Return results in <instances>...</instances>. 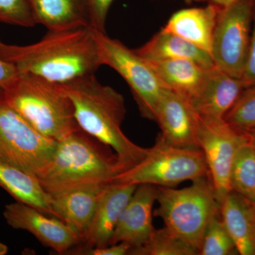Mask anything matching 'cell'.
Returning a JSON list of instances; mask_svg holds the SVG:
<instances>
[{
  "instance_id": "3",
  "label": "cell",
  "mask_w": 255,
  "mask_h": 255,
  "mask_svg": "<svg viewBox=\"0 0 255 255\" xmlns=\"http://www.w3.org/2000/svg\"><path fill=\"white\" fill-rule=\"evenodd\" d=\"M112 150L80 128L57 140L53 155L37 177L50 195L108 185L124 171Z\"/></svg>"
},
{
  "instance_id": "2",
  "label": "cell",
  "mask_w": 255,
  "mask_h": 255,
  "mask_svg": "<svg viewBox=\"0 0 255 255\" xmlns=\"http://www.w3.org/2000/svg\"><path fill=\"white\" fill-rule=\"evenodd\" d=\"M61 85L73 104L79 127L114 150L124 171L145 157L148 148L134 143L122 130L127 108L119 92L101 84L95 75Z\"/></svg>"
},
{
  "instance_id": "24",
  "label": "cell",
  "mask_w": 255,
  "mask_h": 255,
  "mask_svg": "<svg viewBox=\"0 0 255 255\" xmlns=\"http://www.w3.org/2000/svg\"><path fill=\"white\" fill-rule=\"evenodd\" d=\"M129 255H197L199 252L165 227L154 230L148 241L130 248Z\"/></svg>"
},
{
  "instance_id": "1",
  "label": "cell",
  "mask_w": 255,
  "mask_h": 255,
  "mask_svg": "<svg viewBox=\"0 0 255 255\" xmlns=\"http://www.w3.org/2000/svg\"><path fill=\"white\" fill-rule=\"evenodd\" d=\"M0 58L13 64L18 73L31 74L58 85L95 75L103 65L90 26L48 31L39 41L27 46L2 43Z\"/></svg>"
},
{
  "instance_id": "20",
  "label": "cell",
  "mask_w": 255,
  "mask_h": 255,
  "mask_svg": "<svg viewBox=\"0 0 255 255\" xmlns=\"http://www.w3.org/2000/svg\"><path fill=\"white\" fill-rule=\"evenodd\" d=\"M0 188L16 201L56 218L50 202L51 196L41 185L36 174L0 160Z\"/></svg>"
},
{
  "instance_id": "35",
  "label": "cell",
  "mask_w": 255,
  "mask_h": 255,
  "mask_svg": "<svg viewBox=\"0 0 255 255\" xmlns=\"http://www.w3.org/2000/svg\"><path fill=\"white\" fill-rule=\"evenodd\" d=\"M183 1H184V2L187 3V4H191L192 1H194L195 0H183Z\"/></svg>"
},
{
  "instance_id": "8",
  "label": "cell",
  "mask_w": 255,
  "mask_h": 255,
  "mask_svg": "<svg viewBox=\"0 0 255 255\" xmlns=\"http://www.w3.org/2000/svg\"><path fill=\"white\" fill-rule=\"evenodd\" d=\"M255 0H236L221 6L213 38L215 66L241 79L249 51Z\"/></svg>"
},
{
  "instance_id": "17",
  "label": "cell",
  "mask_w": 255,
  "mask_h": 255,
  "mask_svg": "<svg viewBox=\"0 0 255 255\" xmlns=\"http://www.w3.org/2000/svg\"><path fill=\"white\" fill-rule=\"evenodd\" d=\"M220 211L238 254L255 255V203L231 191Z\"/></svg>"
},
{
  "instance_id": "21",
  "label": "cell",
  "mask_w": 255,
  "mask_h": 255,
  "mask_svg": "<svg viewBox=\"0 0 255 255\" xmlns=\"http://www.w3.org/2000/svg\"><path fill=\"white\" fill-rule=\"evenodd\" d=\"M147 61L185 59L209 69L215 66L211 55L195 45L163 28L155 33L140 48L134 49Z\"/></svg>"
},
{
  "instance_id": "11",
  "label": "cell",
  "mask_w": 255,
  "mask_h": 255,
  "mask_svg": "<svg viewBox=\"0 0 255 255\" xmlns=\"http://www.w3.org/2000/svg\"><path fill=\"white\" fill-rule=\"evenodd\" d=\"M3 216L10 227L27 231L58 254L65 255L80 243L78 235L66 223L23 203L16 201L5 206Z\"/></svg>"
},
{
  "instance_id": "4",
  "label": "cell",
  "mask_w": 255,
  "mask_h": 255,
  "mask_svg": "<svg viewBox=\"0 0 255 255\" xmlns=\"http://www.w3.org/2000/svg\"><path fill=\"white\" fill-rule=\"evenodd\" d=\"M5 102L43 136L59 140L80 128L61 85L25 73L1 89Z\"/></svg>"
},
{
  "instance_id": "25",
  "label": "cell",
  "mask_w": 255,
  "mask_h": 255,
  "mask_svg": "<svg viewBox=\"0 0 255 255\" xmlns=\"http://www.w3.org/2000/svg\"><path fill=\"white\" fill-rule=\"evenodd\" d=\"M238 253L236 245L223 223L221 211L207 224L199 255H230Z\"/></svg>"
},
{
  "instance_id": "10",
  "label": "cell",
  "mask_w": 255,
  "mask_h": 255,
  "mask_svg": "<svg viewBox=\"0 0 255 255\" xmlns=\"http://www.w3.org/2000/svg\"><path fill=\"white\" fill-rule=\"evenodd\" d=\"M196 116L198 144L205 157L216 199L221 206L231 191L230 176L235 156L238 148L249 141V137L246 132L231 127L224 119Z\"/></svg>"
},
{
  "instance_id": "30",
  "label": "cell",
  "mask_w": 255,
  "mask_h": 255,
  "mask_svg": "<svg viewBox=\"0 0 255 255\" xmlns=\"http://www.w3.org/2000/svg\"><path fill=\"white\" fill-rule=\"evenodd\" d=\"M241 80L246 88L255 86V3L249 51Z\"/></svg>"
},
{
  "instance_id": "14",
  "label": "cell",
  "mask_w": 255,
  "mask_h": 255,
  "mask_svg": "<svg viewBox=\"0 0 255 255\" xmlns=\"http://www.w3.org/2000/svg\"><path fill=\"white\" fill-rule=\"evenodd\" d=\"M246 88L241 79L214 66L207 70L200 88L188 102L200 117L224 119Z\"/></svg>"
},
{
  "instance_id": "29",
  "label": "cell",
  "mask_w": 255,
  "mask_h": 255,
  "mask_svg": "<svg viewBox=\"0 0 255 255\" xmlns=\"http://www.w3.org/2000/svg\"><path fill=\"white\" fill-rule=\"evenodd\" d=\"M131 247L126 243L102 247V248H87L78 244L69 250L65 255H127Z\"/></svg>"
},
{
  "instance_id": "27",
  "label": "cell",
  "mask_w": 255,
  "mask_h": 255,
  "mask_svg": "<svg viewBox=\"0 0 255 255\" xmlns=\"http://www.w3.org/2000/svg\"><path fill=\"white\" fill-rule=\"evenodd\" d=\"M0 22L22 27L36 25L28 0H0Z\"/></svg>"
},
{
  "instance_id": "7",
  "label": "cell",
  "mask_w": 255,
  "mask_h": 255,
  "mask_svg": "<svg viewBox=\"0 0 255 255\" xmlns=\"http://www.w3.org/2000/svg\"><path fill=\"white\" fill-rule=\"evenodd\" d=\"M102 64L113 68L127 82L140 115L155 122L164 87L148 62L120 41L94 30Z\"/></svg>"
},
{
  "instance_id": "23",
  "label": "cell",
  "mask_w": 255,
  "mask_h": 255,
  "mask_svg": "<svg viewBox=\"0 0 255 255\" xmlns=\"http://www.w3.org/2000/svg\"><path fill=\"white\" fill-rule=\"evenodd\" d=\"M231 191L255 203V147L250 141L238 148L230 176Z\"/></svg>"
},
{
  "instance_id": "13",
  "label": "cell",
  "mask_w": 255,
  "mask_h": 255,
  "mask_svg": "<svg viewBox=\"0 0 255 255\" xmlns=\"http://www.w3.org/2000/svg\"><path fill=\"white\" fill-rule=\"evenodd\" d=\"M157 194L156 186H137L119 218L110 245L123 243L132 248L141 246L148 241L155 230L152 216Z\"/></svg>"
},
{
  "instance_id": "16",
  "label": "cell",
  "mask_w": 255,
  "mask_h": 255,
  "mask_svg": "<svg viewBox=\"0 0 255 255\" xmlns=\"http://www.w3.org/2000/svg\"><path fill=\"white\" fill-rule=\"evenodd\" d=\"M220 9L221 6L209 3L203 7L179 10L171 16L162 28L211 55Z\"/></svg>"
},
{
  "instance_id": "18",
  "label": "cell",
  "mask_w": 255,
  "mask_h": 255,
  "mask_svg": "<svg viewBox=\"0 0 255 255\" xmlns=\"http://www.w3.org/2000/svg\"><path fill=\"white\" fill-rule=\"evenodd\" d=\"M105 187L80 188L50 195L55 216L73 228L80 243L90 227L99 197Z\"/></svg>"
},
{
  "instance_id": "15",
  "label": "cell",
  "mask_w": 255,
  "mask_h": 255,
  "mask_svg": "<svg viewBox=\"0 0 255 255\" xmlns=\"http://www.w3.org/2000/svg\"><path fill=\"white\" fill-rule=\"evenodd\" d=\"M136 188L132 184L113 183L106 186L99 197L90 227L80 244L87 248L110 246L119 218Z\"/></svg>"
},
{
  "instance_id": "12",
  "label": "cell",
  "mask_w": 255,
  "mask_h": 255,
  "mask_svg": "<svg viewBox=\"0 0 255 255\" xmlns=\"http://www.w3.org/2000/svg\"><path fill=\"white\" fill-rule=\"evenodd\" d=\"M155 122L160 128L159 135L167 143L181 148L200 150L197 140V116L182 95L164 89Z\"/></svg>"
},
{
  "instance_id": "28",
  "label": "cell",
  "mask_w": 255,
  "mask_h": 255,
  "mask_svg": "<svg viewBox=\"0 0 255 255\" xmlns=\"http://www.w3.org/2000/svg\"><path fill=\"white\" fill-rule=\"evenodd\" d=\"M114 0H86L90 27L106 33V23Z\"/></svg>"
},
{
  "instance_id": "26",
  "label": "cell",
  "mask_w": 255,
  "mask_h": 255,
  "mask_svg": "<svg viewBox=\"0 0 255 255\" xmlns=\"http://www.w3.org/2000/svg\"><path fill=\"white\" fill-rule=\"evenodd\" d=\"M231 127L247 132L255 128V86L247 87L224 117Z\"/></svg>"
},
{
  "instance_id": "33",
  "label": "cell",
  "mask_w": 255,
  "mask_h": 255,
  "mask_svg": "<svg viewBox=\"0 0 255 255\" xmlns=\"http://www.w3.org/2000/svg\"><path fill=\"white\" fill-rule=\"evenodd\" d=\"M249 137V141L255 147V128L246 132Z\"/></svg>"
},
{
  "instance_id": "31",
  "label": "cell",
  "mask_w": 255,
  "mask_h": 255,
  "mask_svg": "<svg viewBox=\"0 0 255 255\" xmlns=\"http://www.w3.org/2000/svg\"><path fill=\"white\" fill-rule=\"evenodd\" d=\"M17 69L13 64L0 58V90L18 75Z\"/></svg>"
},
{
  "instance_id": "22",
  "label": "cell",
  "mask_w": 255,
  "mask_h": 255,
  "mask_svg": "<svg viewBox=\"0 0 255 255\" xmlns=\"http://www.w3.org/2000/svg\"><path fill=\"white\" fill-rule=\"evenodd\" d=\"M147 62L164 88L177 92L188 101L200 88L207 70L210 69L203 68L195 62L185 59Z\"/></svg>"
},
{
  "instance_id": "5",
  "label": "cell",
  "mask_w": 255,
  "mask_h": 255,
  "mask_svg": "<svg viewBox=\"0 0 255 255\" xmlns=\"http://www.w3.org/2000/svg\"><path fill=\"white\" fill-rule=\"evenodd\" d=\"M156 201L154 216L199 252L206 226L221 209L210 176L183 189L157 187Z\"/></svg>"
},
{
  "instance_id": "32",
  "label": "cell",
  "mask_w": 255,
  "mask_h": 255,
  "mask_svg": "<svg viewBox=\"0 0 255 255\" xmlns=\"http://www.w3.org/2000/svg\"><path fill=\"white\" fill-rule=\"evenodd\" d=\"M235 1L236 0H195V1L211 3V4H216L219 6H227Z\"/></svg>"
},
{
  "instance_id": "6",
  "label": "cell",
  "mask_w": 255,
  "mask_h": 255,
  "mask_svg": "<svg viewBox=\"0 0 255 255\" xmlns=\"http://www.w3.org/2000/svg\"><path fill=\"white\" fill-rule=\"evenodd\" d=\"M207 176L209 168L201 150L175 147L159 135L155 145L147 149L145 157L116 176L112 183L173 187Z\"/></svg>"
},
{
  "instance_id": "36",
  "label": "cell",
  "mask_w": 255,
  "mask_h": 255,
  "mask_svg": "<svg viewBox=\"0 0 255 255\" xmlns=\"http://www.w3.org/2000/svg\"><path fill=\"white\" fill-rule=\"evenodd\" d=\"M1 43H2V42H1V41H0V46H1Z\"/></svg>"
},
{
  "instance_id": "9",
  "label": "cell",
  "mask_w": 255,
  "mask_h": 255,
  "mask_svg": "<svg viewBox=\"0 0 255 255\" xmlns=\"http://www.w3.org/2000/svg\"><path fill=\"white\" fill-rule=\"evenodd\" d=\"M55 145V140L43 136L10 107L0 90V160L36 174Z\"/></svg>"
},
{
  "instance_id": "34",
  "label": "cell",
  "mask_w": 255,
  "mask_h": 255,
  "mask_svg": "<svg viewBox=\"0 0 255 255\" xmlns=\"http://www.w3.org/2000/svg\"><path fill=\"white\" fill-rule=\"evenodd\" d=\"M9 249L8 247L4 243H0V255H5L7 254Z\"/></svg>"
},
{
  "instance_id": "19",
  "label": "cell",
  "mask_w": 255,
  "mask_h": 255,
  "mask_svg": "<svg viewBox=\"0 0 255 255\" xmlns=\"http://www.w3.org/2000/svg\"><path fill=\"white\" fill-rule=\"evenodd\" d=\"M35 23L48 31L90 26L86 0H28Z\"/></svg>"
}]
</instances>
